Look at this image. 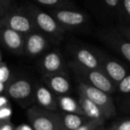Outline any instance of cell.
Listing matches in <instances>:
<instances>
[{"label": "cell", "instance_id": "6da1fadb", "mask_svg": "<svg viewBox=\"0 0 130 130\" xmlns=\"http://www.w3.org/2000/svg\"><path fill=\"white\" fill-rule=\"evenodd\" d=\"M68 67L73 71L78 81L90 85L109 94L115 92L116 86L101 70L87 69L75 61H70Z\"/></svg>", "mask_w": 130, "mask_h": 130}, {"label": "cell", "instance_id": "7a4b0ae2", "mask_svg": "<svg viewBox=\"0 0 130 130\" xmlns=\"http://www.w3.org/2000/svg\"><path fill=\"white\" fill-rule=\"evenodd\" d=\"M27 12L30 15L38 31L43 33L50 39L61 41L64 38L65 29L50 14L34 6H29Z\"/></svg>", "mask_w": 130, "mask_h": 130}, {"label": "cell", "instance_id": "3957f363", "mask_svg": "<svg viewBox=\"0 0 130 130\" xmlns=\"http://www.w3.org/2000/svg\"><path fill=\"white\" fill-rule=\"evenodd\" d=\"M27 116L33 130H63L60 112L31 106L28 109Z\"/></svg>", "mask_w": 130, "mask_h": 130}, {"label": "cell", "instance_id": "277c9868", "mask_svg": "<svg viewBox=\"0 0 130 130\" xmlns=\"http://www.w3.org/2000/svg\"><path fill=\"white\" fill-rule=\"evenodd\" d=\"M78 88L80 94L86 96L99 107L106 119H111L116 115L115 104L110 94L81 81H78Z\"/></svg>", "mask_w": 130, "mask_h": 130}, {"label": "cell", "instance_id": "5b68a950", "mask_svg": "<svg viewBox=\"0 0 130 130\" xmlns=\"http://www.w3.org/2000/svg\"><path fill=\"white\" fill-rule=\"evenodd\" d=\"M1 27H6L22 35H27L38 31L30 15L27 10L13 9L10 7L4 15L1 22Z\"/></svg>", "mask_w": 130, "mask_h": 130}, {"label": "cell", "instance_id": "8992f818", "mask_svg": "<svg viewBox=\"0 0 130 130\" xmlns=\"http://www.w3.org/2000/svg\"><path fill=\"white\" fill-rule=\"evenodd\" d=\"M50 14L65 30L79 29L87 22V16L85 13L72 9L70 6L53 9Z\"/></svg>", "mask_w": 130, "mask_h": 130}, {"label": "cell", "instance_id": "52a82bcc", "mask_svg": "<svg viewBox=\"0 0 130 130\" xmlns=\"http://www.w3.org/2000/svg\"><path fill=\"white\" fill-rule=\"evenodd\" d=\"M7 95L23 107L30 104L34 95V89L30 81L26 78H18L10 82L6 88Z\"/></svg>", "mask_w": 130, "mask_h": 130}, {"label": "cell", "instance_id": "ba28073f", "mask_svg": "<svg viewBox=\"0 0 130 130\" xmlns=\"http://www.w3.org/2000/svg\"><path fill=\"white\" fill-rule=\"evenodd\" d=\"M52 39L39 31H34L25 35L23 54L35 58L45 54L50 48Z\"/></svg>", "mask_w": 130, "mask_h": 130}, {"label": "cell", "instance_id": "9c48e42d", "mask_svg": "<svg viewBox=\"0 0 130 130\" xmlns=\"http://www.w3.org/2000/svg\"><path fill=\"white\" fill-rule=\"evenodd\" d=\"M97 55L100 61L101 71L115 84V86L127 75L126 69L120 62L103 55L101 53H98Z\"/></svg>", "mask_w": 130, "mask_h": 130}, {"label": "cell", "instance_id": "30bf717a", "mask_svg": "<svg viewBox=\"0 0 130 130\" xmlns=\"http://www.w3.org/2000/svg\"><path fill=\"white\" fill-rule=\"evenodd\" d=\"M41 79L56 96L67 95L71 92V81L66 71L42 75Z\"/></svg>", "mask_w": 130, "mask_h": 130}, {"label": "cell", "instance_id": "8fae6325", "mask_svg": "<svg viewBox=\"0 0 130 130\" xmlns=\"http://www.w3.org/2000/svg\"><path fill=\"white\" fill-rule=\"evenodd\" d=\"M40 71L43 75L63 72L66 71V63L62 54L57 50L46 52L39 63Z\"/></svg>", "mask_w": 130, "mask_h": 130}, {"label": "cell", "instance_id": "7c38bea8", "mask_svg": "<svg viewBox=\"0 0 130 130\" xmlns=\"http://www.w3.org/2000/svg\"><path fill=\"white\" fill-rule=\"evenodd\" d=\"M24 40V35L6 27L0 28V42L13 54H23Z\"/></svg>", "mask_w": 130, "mask_h": 130}, {"label": "cell", "instance_id": "4fadbf2b", "mask_svg": "<svg viewBox=\"0 0 130 130\" xmlns=\"http://www.w3.org/2000/svg\"><path fill=\"white\" fill-rule=\"evenodd\" d=\"M34 99L38 105L41 108L51 111L58 110L56 95L45 85L38 84L34 89Z\"/></svg>", "mask_w": 130, "mask_h": 130}, {"label": "cell", "instance_id": "5bb4252c", "mask_svg": "<svg viewBox=\"0 0 130 130\" xmlns=\"http://www.w3.org/2000/svg\"><path fill=\"white\" fill-rule=\"evenodd\" d=\"M71 54L74 60L73 61L79 64L80 66H83L87 69L101 70L100 61L96 53L84 47H78L71 49Z\"/></svg>", "mask_w": 130, "mask_h": 130}, {"label": "cell", "instance_id": "9a60e30c", "mask_svg": "<svg viewBox=\"0 0 130 130\" xmlns=\"http://www.w3.org/2000/svg\"><path fill=\"white\" fill-rule=\"evenodd\" d=\"M102 36L108 45L119 52L128 62H130V41L121 36L118 31H107Z\"/></svg>", "mask_w": 130, "mask_h": 130}, {"label": "cell", "instance_id": "2e32d148", "mask_svg": "<svg viewBox=\"0 0 130 130\" xmlns=\"http://www.w3.org/2000/svg\"><path fill=\"white\" fill-rule=\"evenodd\" d=\"M78 102L79 103L80 107H81L86 117H87L91 120H95L102 123L105 122L106 119H105L103 111L92 101H90L86 96L79 94V97H78Z\"/></svg>", "mask_w": 130, "mask_h": 130}, {"label": "cell", "instance_id": "e0dca14e", "mask_svg": "<svg viewBox=\"0 0 130 130\" xmlns=\"http://www.w3.org/2000/svg\"><path fill=\"white\" fill-rule=\"evenodd\" d=\"M56 101H57L58 109L62 110V112L85 116L78 102L76 101L74 98L68 95H59L56 96Z\"/></svg>", "mask_w": 130, "mask_h": 130}, {"label": "cell", "instance_id": "ac0fdd59", "mask_svg": "<svg viewBox=\"0 0 130 130\" xmlns=\"http://www.w3.org/2000/svg\"><path fill=\"white\" fill-rule=\"evenodd\" d=\"M63 130H76L90 119L84 115L61 112Z\"/></svg>", "mask_w": 130, "mask_h": 130}, {"label": "cell", "instance_id": "d6986e66", "mask_svg": "<svg viewBox=\"0 0 130 130\" xmlns=\"http://www.w3.org/2000/svg\"><path fill=\"white\" fill-rule=\"evenodd\" d=\"M35 2L47 7H52L53 9L60 7H66L68 6L69 1L68 0H34Z\"/></svg>", "mask_w": 130, "mask_h": 130}, {"label": "cell", "instance_id": "ffe728a7", "mask_svg": "<svg viewBox=\"0 0 130 130\" xmlns=\"http://www.w3.org/2000/svg\"><path fill=\"white\" fill-rule=\"evenodd\" d=\"M116 88L119 93L124 94H130V74L126 75L120 82L116 85Z\"/></svg>", "mask_w": 130, "mask_h": 130}, {"label": "cell", "instance_id": "44dd1931", "mask_svg": "<svg viewBox=\"0 0 130 130\" xmlns=\"http://www.w3.org/2000/svg\"><path fill=\"white\" fill-rule=\"evenodd\" d=\"M103 124L104 123L98 122L95 120H88L87 123L82 125L80 127H78L76 130H103Z\"/></svg>", "mask_w": 130, "mask_h": 130}, {"label": "cell", "instance_id": "7402d4cb", "mask_svg": "<svg viewBox=\"0 0 130 130\" xmlns=\"http://www.w3.org/2000/svg\"><path fill=\"white\" fill-rule=\"evenodd\" d=\"M119 12L130 22V0H119Z\"/></svg>", "mask_w": 130, "mask_h": 130}, {"label": "cell", "instance_id": "603a6c76", "mask_svg": "<svg viewBox=\"0 0 130 130\" xmlns=\"http://www.w3.org/2000/svg\"><path fill=\"white\" fill-rule=\"evenodd\" d=\"M106 130H130V119L118 121Z\"/></svg>", "mask_w": 130, "mask_h": 130}, {"label": "cell", "instance_id": "cb8c5ba5", "mask_svg": "<svg viewBox=\"0 0 130 130\" xmlns=\"http://www.w3.org/2000/svg\"><path fill=\"white\" fill-rule=\"evenodd\" d=\"M10 78V71L6 63L0 61V82L6 84Z\"/></svg>", "mask_w": 130, "mask_h": 130}, {"label": "cell", "instance_id": "d4e9b609", "mask_svg": "<svg viewBox=\"0 0 130 130\" xmlns=\"http://www.w3.org/2000/svg\"><path fill=\"white\" fill-rule=\"evenodd\" d=\"M12 115V109L10 105L0 108V120H10Z\"/></svg>", "mask_w": 130, "mask_h": 130}, {"label": "cell", "instance_id": "484cf974", "mask_svg": "<svg viewBox=\"0 0 130 130\" xmlns=\"http://www.w3.org/2000/svg\"><path fill=\"white\" fill-rule=\"evenodd\" d=\"M104 5L108 8L114 11L119 12V0H103Z\"/></svg>", "mask_w": 130, "mask_h": 130}, {"label": "cell", "instance_id": "4316f807", "mask_svg": "<svg viewBox=\"0 0 130 130\" xmlns=\"http://www.w3.org/2000/svg\"><path fill=\"white\" fill-rule=\"evenodd\" d=\"M118 32L124 37L126 39L130 41V27H126V26H120L118 29Z\"/></svg>", "mask_w": 130, "mask_h": 130}, {"label": "cell", "instance_id": "83f0119b", "mask_svg": "<svg viewBox=\"0 0 130 130\" xmlns=\"http://www.w3.org/2000/svg\"><path fill=\"white\" fill-rule=\"evenodd\" d=\"M0 130H14L10 120H0Z\"/></svg>", "mask_w": 130, "mask_h": 130}, {"label": "cell", "instance_id": "f1b7e54d", "mask_svg": "<svg viewBox=\"0 0 130 130\" xmlns=\"http://www.w3.org/2000/svg\"><path fill=\"white\" fill-rule=\"evenodd\" d=\"M11 0H0V10H8L10 6Z\"/></svg>", "mask_w": 130, "mask_h": 130}, {"label": "cell", "instance_id": "f546056e", "mask_svg": "<svg viewBox=\"0 0 130 130\" xmlns=\"http://www.w3.org/2000/svg\"><path fill=\"white\" fill-rule=\"evenodd\" d=\"M7 105H10V104H9L8 100L6 99V97L0 95V108H2V107H5V106H7Z\"/></svg>", "mask_w": 130, "mask_h": 130}, {"label": "cell", "instance_id": "4dcf8cb0", "mask_svg": "<svg viewBox=\"0 0 130 130\" xmlns=\"http://www.w3.org/2000/svg\"><path fill=\"white\" fill-rule=\"evenodd\" d=\"M6 12H7V10H0V25H1V22H2L3 17L6 14Z\"/></svg>", "mask_w": 130, "mask_h": 130}, {"label": "cell", "instance_id": "1f68e13d", "mask_svg": "<svg viewBox=\"0 0 130 130\" xmlns=\"http://www.w3.org/2000/svg\"><path fill=\"white\" fill-rule=\"evenodd\" d=\"M18 130H30L29 129V127H28L27 126H25V125H22V126H20L18 128H17Z\"/></svg>", "mask_w": 130, "mask_h": 130}, {"label": "cell", "instance_id": "d6a6232c", "mask_svg": "<svg viewBox=\"0 0 130 130\" xmlns=\"http://www.w3.org/2000/svg\"><path fill=\"white\" fill-rule=\"evenodd\" d=\"M5 89H6V87H5V84H4V83H2V82H0V94L4 92Z\"/></svg>", "mask_w": 130, "mask_h": 130}, {"label": "cell", "instance_id": "836d02e7", "mask_svg": "<svg viewBox=\"0 0 130 130\" xmlns=\"http://www.w3.org/2000/svg\"><path fill=\"white\" fill-rule=\"evenodd\" d=\"M0 61H1V56H0Z\"/></svg>", "mask_w": 130, "mask_h": 130}, {"label": "cell", "instance_id": "e575fe53", "mask_svg": "<svg viewBox=\"0 0 130 130\" xmlns=\"http://www.w3.org/2000/svg\"><path fill=\"white\" fill-rule=\"evenodd\" d=\"M15 130H18V129H17V128H16V129H15Z\"/></svg>", "mask_w": 130, "mask_h": 130}]
</instances>
